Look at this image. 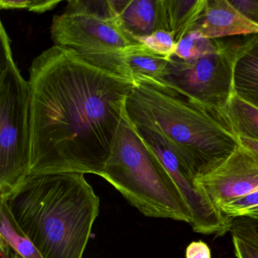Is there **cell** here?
Masks as SVG:
<instances>
[{
    "instance_id": "cell-1",
    "label": "cell",
    "mask_w": 258,
    "mask_h": 258,
    "mask_svg": "<svg viewBox=\"0 0 258 258\" xmlns=\"http://www.w3.org/2000/svg\"><path fill=\"white\" fill-rule=\"evenodd\" d=\"M28 83L29 175L101 176L135 85L55 45L34 58Z\"/></svg>"
},
{
    "instance_id": "cell-2",
    "label": "cell",
    "mask_w": 258,
    "mask_h": 258,
    "mask_svg": "<svg viewBox=\"0 0 258 258\" xmlns=\"http://www.w3.org/2000/svg\"><path fill=\"white\" fill-rule=\"evenodd\" d=\"M137 127L153 131L194 177L212 168L240 143L224 108L203 102L172 83L136 85L126 102Z\"/></svg>"
},
{
    "instance_id": "cell-3",
    "label": "cell",
    "mask_w": 258,
    "mask_h": 258,
    "mask_svg": "<svg viewBox=\"0 0 258 258\" xmlns=\"http://www.w3.org/2000/svg\"><path fill=\"white\" fill-rule=\"evenodd\" d=\"M0 201L43 257H83L100 205L84 173L31 174Z\"/></svg>"
},
{
    "instance_id": "cell-4",
    "label": "cell",
    "mask_w": 258,
    "mask_h": 258,
    "mask_svg": "<svg viewBox=\"0 0 258 258\" xmlns=\"http://www.w3.org/2000/svg\"><path fill=\"white\" fill-rule=\"evenodd\" d=\"M101 177L146 217L191 223V214L179 189L126 110Z\"/></svg>"
},
{
    "instance_id": "cell-5",
    "label": "cell",
    "mask_w": 258,
    "mask_h": 258,
    "mask_svg": "<svg viewBox=\"0 0 258 258\" xmlns=\"http://www.w3.org/2000/svg\"><path fill=\"white\" fill-rule=\"evenodd\" d=\"M0 197L30 174L31 90L15 62L11 40L0 23Z\"/></svg>"
},
{
    "instance_id": "cell-6",
    "label": "cell",
    "mask_w": 258,
    "mask_h": 258,
    "mask_svg": "<svg viewBox=\"0 0 258 258\" xmlns=\"http://www.w3.org/2000/svg\"><path fill=\"white\" fill-rule=\"evenodd\" d=\"M236 46L225 45L217 53L196 61L172 57L167 81L203 102L225 108L234 93Z\"/></svg>"
},
{
    "instance_id": "cell-7",
    "label": "cell",
    "mask_w": 258,
    "mask_h": 258,
    "mask_svg": "<svg viewBox=\"0 0 258 258\" xmlns=\"http://www.w3.org/2000/svg\"><path fill=\"white\" fill-rule=\"evenodd\" d=\"M50 33L55 46L80 55L113 52L140 43L114 19L87 13L54 16Z\"/></svg>"
},
{
    "instance_id": "cell-8",
    "label": "cell",
    "mask_w": 258,
    "mask_h": 258,
    "mask_svg": "<svg viewBox=\"0 0 258 258\" xmlns=\"http://www.w3.org/2000/svg\"><path fill=\"white\" fill-rule=\"evenodd\" d=\"M164 168L173 179L183 198L191 214V225L198 233L223 235L229 231L234 218L225 216L198 185L196 177L188 173L177 157L153 132L146 128L137 127Z\"/></svg>"
},
{
    "instance_id": "cell-9",
    "label": "cell",
    "mask_w": 258,
    "mask_h": 258,
    "mask_svg": "<svg viewBox=\"0 0 258 258\" xmlns=\"http://www.w3.org/2000/svg\"><path fill=\"white\" fill-rule=\"evenodd\" d=\"M211 202L220 208L258 189V155L240 142L227 156L196 177Z\"/></svg>"
},
{
    "instance_id": "cell-10",
    "label": "cell",
    "mask_w": 258,
    "mask_h": 258,
    "mask_svg": "<svg viewBox=\"0 0 258 258\" xmlns=\"http://www.w3.org/2000/svg\"><path fill=\"white\" fill-rule=\"evenodd\" d=\"M89 62L105 69L134 85L161 89L168 83L170 59L157 55L142 43L105 53L81 55Z\"/></svg>"
},
{
    "instance_id": "cell-11",
    "label": "cell",
    "mask_w": 258,
    "mask_h": 258,
    "mask_svg": "<svg viewBox=\"0 0 258 258\" xmlns=\"http://www.w3.org/2000/svg\"><path fill=\"white\" fill-rule=\"evenodd\" d=\"M194 30L217 40L239 35H258V24L247 19L228 0H207L202 22Z\"/></svg>"
},
{
    "instance_id": "cell-12",
    "label": "cell",
    "mask_w": 258,
    "mask_h": 258,
    "mask_svg": "<svg viewBox=\"0 0 258 258\" xmlns=\"http://www.w3.org/2000/svg\"><path fill=\"white\" fill-rule=\"evenodd\" d=\"M114 19L135 39L158 31V0H111Z\"/></svg>"
},
{
    "instance_id": "cell-13",
    "label": "cell",
    "mask_w": 258,
    "mask_h": 258,
    "mask_svg": "<svg viewBox=\"0 0 258 258\" xmlns=\"http://www.w3.org/2000/svg\"><path fill=\"white\" fill-rule=\"evenodd\" d=\"M207 0H158V30L173 33L176 41L202 22Z\"/></svg>"
},
{
    "instance_id": "cell-14",
    "label": "cell",
    "mask_w": 258,
    "mask_h": 258,
    "mask_svg": "<svg viewBox=\"0 0 258 258\" xmlns=\"http://www.w3.org/2000/svg\"><path fill=\"white\" fill-rule=\"evenodd\" d=\"M235 46L234 93L258 108V35Z\"/></svg>"
},
{
    "instance_id": "cell-15",
    "label": "cell",
    "mask_w": 258,
    "mask_h": 258,
    "mask_svg": "<svg viewBox=\"0 0 258 258\" xmlns=\"http://www.w3.org/2000/svg\"><path fill=\"white\" fill-rule=\"evenodd\" d=\"M0 202V238L22 258H44L34 243L21 230L6 204L3 201Z\"/></svg>"
},
{
    "instance_id": "cell-16",
    "label": "cell",
    "mask_w": 258,
    "mask_h": 258,
    "mask_svg": "<svg viewBox=\"0 0 258 258\" xmlns=\"http://www.w3.org/2000/svg\"><path fill=\"white\" fill-rule=\"evenodd\" d=\"M239 137L258 141V108L233 93L225 106Z\"/></svg>"
},
{
    "instance_id": "cell-17",
    "label": "cell",
    "mask_w": 258,
    "mask_h": 258,
    "mask_svg": "<svg viewBox=\"0 0 258 258\" xmlns=\"http://www.w3.org/2000/svg\"><path fill=\"white\" fill-rule=\"evenodd\" d=\"M224 46L225 44L219 43L217 40L205 38L198 31L192 30L176 42L173 56L190 62L202 57L217 53Z\"/></svg>"
},
{
    "instance_id": "cell-18",
    "label": "cell",
    "mask_w": 258,
    "mask_h": 258,
    "mask_svg": "<svg viewBox=\"0 0 258 258\" xmlns=\"http://www.w3.org/2000/svg\"><path fill=\"white\" fill-rule=\"evenodd\" d=\"M229 231L237 258H258V232L252 220L233 219Z\"/></svg>"
},
{
    "instance_id": "cell-19",
    "label": "cell",
    "mask_w": 258,
    "mask_h": 258,
    "mask_svg": "<svg viewBox=\"0 0 258 258\" xmlns=\"http://www.w3.org/2000/svg\"><path fill=\"white\" fill-rule=\"evenodd\" d=\"M220 211L231 218H247L258 222V189L226 204Z\"/></svg>"
},
{
    "instance_id": "cell-20",
    "label": "cell",
    "mask_w": 258,
    "mask_h": 258,
    "mask_svg": "<svg viewBox=\"0 0 258 258\" xmlns=\"http://www.w3.org/2000/svg\"><path fill=\"white\" fill-rule=\"evenodd\" d=\"M137 41L145 45L154 53L170 59L176 49V36L173 33L158 30L147 37L137 39Z\"/></svg>"
},
{
    "instance_id": "cell-21",
    "label": "cell",
    "mask_w": 258,
    "mask_h": 258,
    "mask_svg": "<svg viewBox=\"0 0 258 258\" xmlns=\"http://www.w3.org/2000/svg\"><path fill=\"white\" fill-rule=\"evenodd\" d=\"M66 13H87L97 15L114 19L111 0L101 1H85V0H73L68 2Z\"/></svg>"
},
{
    "instance_id": "cell-22",
    "label": "cell",
    "mask_w": 258,
    "mask_h": 258,
    "mask_svg": "<svg viewBox=\"0 0 258 258\" xmlns=\"http://www.w3.org/2000/svg\"><path fill=\"white\" fill-rule=\"evenodd\" d=\"M231 4L244 16L258 24V1L256 0H235Z\"/></svg>"
},
{
    "instance_id": "cell-23",
    "label": "cell",
    "mask_w": 258,
    "mask_h": 258,
    "mask_svg": "<svg viewBox=\"0 0 258 258\" xmlns=\"http://www.w3.org/2000/svg\"><path fill=\"white\" fill-rule=\"evenodd\" d=\"M186 258H211L209 246L202 241H192L185 250Z\"/></svg>"
},
{
    "instance_id": "cell-24",
    "label": "cell",
    "mask_w": 258,
    "mask_h": 258,
    "mask_svg": "<svg viewBox=\"0 0 258 258\" xmlns=\"http://www.w3.org/2000/svg\"><path fill=\"white\" fill-rule=\"evenodd\" d=\"M60 1L56 0H28L27 10L36 13H43L53 10Z\"/></svg>"
},
{
    "instance_id": "cell-25",
    "label": "cell",
    "mask_w": 258,
    "mask_h": 258,
    "mask_svg": "<svg viewBox=\"0 0 258 258\" xmlns=\"http://www.w3.org/2000/svg\"><path fill=\"white\" fill-rule=\"evenodd\" d=\"M28 0H1L2 10H27Z\"/></svg>"
},
{
    "instance_id": "cell-26",
    "label": "cell",
    "mask_w": 258,
    "mask_h": 258,
    "mask_svg": "<svg viewBox=\"0 0 258 258\" xmlns=\"http://www.w3.org/2000/svg\"><path fill=\"white\" fill-rule=\"evenodd\" d=\"M240 142L258 155V141L246 137H239Z\"/></svg>"
},
{
    "instance_id": "cell-27",
    "label": "cell",
    "mask_w": 258,
    "mask_h": 258,
    "mask_svg": "<svg viewBox=\"0 0 258 258\" xmlns=\"http://www.w3.org/2000/svg\"><path fill=\"white\" fill-rule=\"evenodd\" d=\"M252 221H253V220H252ZM253 224H254L255 227H256V230H257L258 232V222L253 221Z\"/></svg>"
},
{
    "instance_id": "cell-28",
    "label": "cell",
    "mask_w": 258,
    "mask_h": 258,
    "mask_svg": "<svg viewBox=\"0 0 258 258\" xmlns=\"http://www.w3.org/2000/svg\"><path fill=\"white\" fill-rule=\"evenodd\" d=\"M13 258H22V256H20V255L18 254L17 253H15L14 256H13Z\"/></svg>"
}]
</instances>
